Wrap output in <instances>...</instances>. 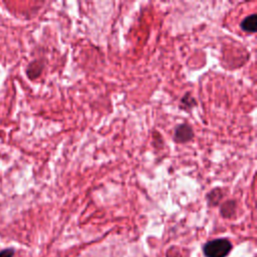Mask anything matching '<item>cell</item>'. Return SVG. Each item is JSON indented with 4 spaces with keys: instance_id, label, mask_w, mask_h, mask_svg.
<instances>
[{
    "instance_id": "cell-1",
    "label": "cell",
    "mask_w": 257,
    "mask_h": 257,
    "mask_svg": "<svg viewBox=\"0 0 257 257\" xmlns=\"http://www.w3.org/2000/svg\"><path fill=\"white\" fill-rule=\"evenodd\" d=\"M231 249L232 244L228 239L218 238L208 241L203 247V252L206 257H226Z\"/></svg>"
},
{
    "instance_id": "cell-2",
    "label": "cell",
    "mask_w": 257,
    "mask_h": 257,
    "mask_svg": "<svg viewBox=\"0 0 257 257\" xmlns=\"http://www.w3.org/2000/svg\"><path fill=\"white\" fill-rule=\"evenodd\" d=\"M194 137V132L188 123H181L176 126L174 132V141L178 144H185L190 142Z\"/></svg>"
},
{
    "instance_id": "cell-3",
    "label": "cell",
    "mask_w": 257,
    "mask_h": 257,
    "mask_svg": "<svg viewBox=\"0 0 257 257\" xmlns=\"http://www.w3.org/2000/svg\"><path fill=\"white\" fill-rule=\"evenodd\" d=\"M43 68H44L43 61L40 59H35L28 64V66L26 68V75L29 79L33 80L40 76Z\"/></svg>"
},
{
    "instance_id": "cell-4",
    "label": "cell",
    "mask_w": 257,
    "mask_h": 257,
    "mask_svg": "<svg viewBox=\"0 0 257 257\" xmlns=\"http://www.w3.org/2000/svg\"><path fill=\"white\" fill-rule=\"evenodd\" d=\"M240 27L243 31L254 33L257 29V15L255 13L245 17L242 22L240 23Z\"/></svg>"
},
{
    "instance_id": "cell-5",
    "label": "cell",
    "mask_w": 257,
    "mask_h": 257,
    "mask_svg": "<svg viewBox=\"0 0 257 257\" xmlns=\"http://www.w3.org/2000/svg\"><path fill=\"white\" fill-rule=\"evenodd\" d=\"M236 210V202L234 200H228L221 205L220 212L223 217L230 218L233 216Z\"/></svg>"
},
{
    "instance_id": "cell-6",
    "label": "cell",
    "mask_w": 257,
    "mask_h": 257,
    "mask_svg": "<svg viewBox=\"0 0 257 257\" xmlns=\"http://www.w3.org/2000/svg\"><path fill=\"white\" fill-rule=\"evenodd\" d=\"M224 193L222 191L221 188H215L212 191H210L207 195V199H208V203L210 206H215L217 205L221 199L223 198Z\"/></svg>"
},
{
    "instance_id": "cell-7",
    "label": "cell",
    "mask_w": 257,
    "mask_h": 257,
    "mask_svg": "<svg viewBox=\"0 0 257 257\" xmlns=\"http://www.w3.org/2000/svg\"><path fill=\"white\" fill-rule=\"evenodd\" d=\"M196 104H197L196 99L191 95L190 92H187L182 97V99L180 101V107L185 109V110H188V111H190Z\"/></svg>"
},
{
    "instance_id": "cell-8",
    "label": "cell",
    "mask_w": 257,
    "mask_h": 257,
    "mask_svg": "<svg viewBox=\"0 0 257 257\" xmlns=\"http://www.w3.org/2000/svg\"><path fill=\"white\" fill-rule=\"evenodd\" d=\"M14 249L13 248H6L0 251V257H13Z\"/></svg>"
}]
</instances>
